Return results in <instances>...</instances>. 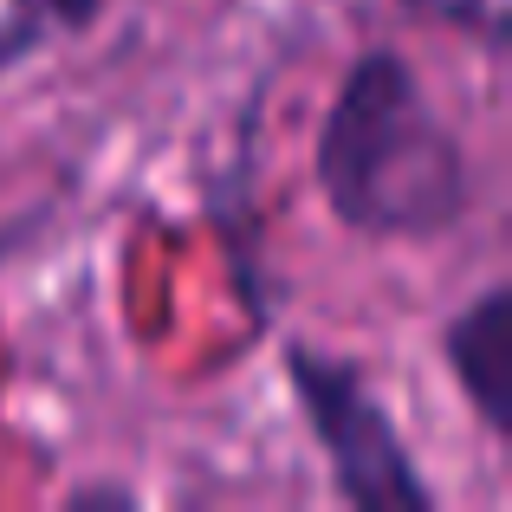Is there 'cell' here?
I'll return each instance as SVG.
<instances>
[{
  "instance_id": "cell-2",
  "label": "cell",
  "mask_w": 512,
  "mask_h": 512,
  "mask_svg": "<svg viewBox=\"0 0 512 512\" xmlns=\"http://www.w3.org/2000/svg\"><path fill=\"white\" fill-rule=\"evenodd\" d=\"M286 383L299 396V415L312 428L318 454L331 467V487L357 512H435V487L422 480L396 415L370 389V376L350 357H331L318 344H286Z\"/></svg>"
},
{
  "instance_id": "cell-5",
  "label": "cell",
  "mask_w": 512,
  "mask_h": 512,
  "mask_svg": "<svg viewBox=\"0 0 512 512\" xmlns=\"http://www.w3.org/2000/svg\"><path fill=\"white\" fill-rule=\"evenodd\" d=\"M26 7H33V20L59 39V33H85V26L104 13V0H26Z\"/></svg>"
},
{
  "instance_id": "cell-3",
  "label": "cell",
  "mask_w": 512,
  "mask_h": 512,
  "mask_svg": "<svg viewBox=\"0 0 512 512\" xmlns=\"http://www.w3.org/2000/svg\"><path fill=\"white\" fill-rule=\"evenodd\" d=\"M441 350H448V370L461 383V396L474 402L480 428L493 441L512 435V286H487L474 305H461L448 331H441Z\"/></svg>"
},
{
  "instance_id": "cell-4",
  "label": "cell",
  "mask_w": 512,
  "mask_h": 512,
  "mask_svg": "<svg viewBox=\"0 0 512 512\" xmlns=\"http://www.w3.org/2000/svg\"><path fill=\"white\" fill-rule=\"evenodd\" d=\"M46 39L52 33L33 20V7H26V0H20V7H7V13H0V78H7L13 65H26L39 46H46Z\"/></svg>"
},
{
  "instance_id": "cell-1",
  "label": "cell",
  "mask_w": 512,
  "mask_h": 512,
  "mask_svg": "<svg viewBox=\"0 0 512 512\" xmlns=\"http://www.w3.org/2000/svg\"><path fill=\"white\" fill-rule=\"evenodd\" d=\"M312 175L357 240H441L474 201L467 150L402 52L370 46L338 78L318 124Z\"/></svg>"
}]
</instances>
